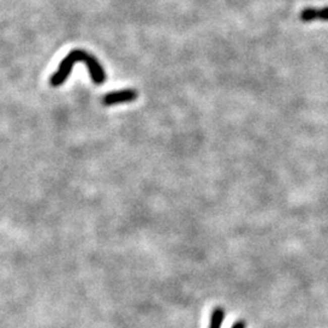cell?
<instances>
[{
	"mask_svg": "<svg viewBox=\"0 0 328 328\" xmlns=\"http://www.w3.org/2000/svg\"><path fill=\"white\" fill-rule=\"evenodd\" d=\"M318 20L328 22V7H324L318 10Z\"/></svg>",
	"mask_w": 328,
	"mask_h": 328,
	"instance_id": "5b68a950",
	"label": "cell"
},
{
	"mask_svg": "<svg viewBox=\"0 0 328 328\" xmlns=\"http://www.w3.org/2000/svg\"><path fill=\"white\" fill-rule=\"evenodd\" d=\"M231 328H247V322L244 320H238L232 324Z\"/></svg>",
	"mask_w": 328,
	"mask_h": 328,
	"instance_id": "8992f818",
	"label": "cell"
},
{
	"mask_svg": "<svg viewBox=\"0 0 328 328\" xmlns=\"http://www.w3.org/2000/svg\"><path fill=\"white\" fill-rule=\"evenodd\" d=\"M299 19L302 22L305 23L314 22V21L318 20V10H316L314 8H305L299 14Z\"/></svg>",
	"mask_w": 328,
	"mask_h": 328,
	"instance_id": "277c9868",
	"label": "cell"
},
{
	"mask_svg": "<svg viewBox=\"0 0 328 328\" xmlns=\"http://www.w3.org/2000/svg\"><path fill=\"white\" fill-rule=\"evenodd\" d=\"M224 318H225V310H224L222 306H216V308L211 311L209 328H222Z\"/></svg>",
	"mask_w": 328,
	"mask_h": 328,
	"instance_id": "3957f363",
	"label": "cell"
},
{
	"mask_svg": "<svg viewBox=\"0 0 328 328\" xmlns=\"http://www.w3.org/2000/svg\"><path fill=\"white\" fill-rule=\"evenodd\" d=\"M76 62H84L88 67L89 73H90L91 80L94 82V84L101 85L105 83L106 74L103 71L102 66L100 65V62L97 61L91 53L84 51V50H73L68 53L66 58L62 60L61 64L59 66V70L52 74L50 78V84L53 88L62 85L66 82V79L70 77L72 68Z\"/></svg>",
	"mask_w": 328,
	"mask_h": 328,
	"instance_id": "6da1fadb",
	"label": "cell"
},
{
	"mask_svg": "<svg viewBox=\"0 0 328 328\" xmlns=\"http://www.w3.org/2000/svg\"><path fill=\"white\" fill-rule=\"evenodd\" d=\"M136 98H138V92L131 90V89H127V90L112 91L110 94H106L102 98V102L105 106H113L118 105V103L130 102Z\"/></svg>",
	"mask_w": 328,
	"mask_h": 328,
	"instance_id": "7a4b0ae2",
	"label": "cell"
}]
</instances>
